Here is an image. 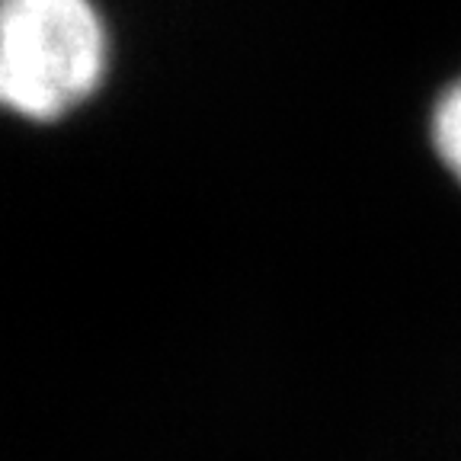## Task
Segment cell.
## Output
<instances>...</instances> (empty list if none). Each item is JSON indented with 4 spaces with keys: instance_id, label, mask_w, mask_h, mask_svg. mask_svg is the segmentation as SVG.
Masks as SVG:
<instances>
[{
    "instance_id": "7a4b0ae2",
    "label": "cell",
    "mask_w": 461,
    "mask_h": 461,
    "mask_svg": "<svg viewBox=\"0 0 461 461\" xmlns=\"http://www.w3.org/2000/svg\"><path fill=\"white\" fill-rule=\"evenodd\" d=\"M432 141H436V151H439L442 164L461 183V80L442 96L439 106H436Z\"/></svg>"
},
{
    "instance_id": "6da1fadb",
    "label": "cell",
    "mask_w": 461,
    "mask_h": 461,
    "mask_svg": "<svg viewBox=\"0 0 461 461\" xmlns=\"http://www.w3.org/2000/svg\"><path fill=\"white\" fill-rule=\"evenodd\" d=\"M106 32L90 0H4L0 94L14 113L49 122L94 94Z\"/></svg>"
}]
</instances>
